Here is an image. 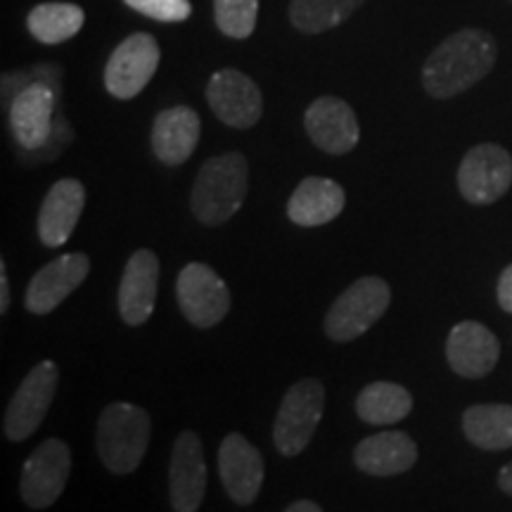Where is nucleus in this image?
<instances>
[{
    "label": "nucleus",
    "instance_id": "obj_1",
    "mask_svg": "<svg viewBox=\"0 0 512 512\" xmlns=\"http://www.w3.org/2000/svg\"><path fill=\"white\" fill-rule=\"evenodd\" d=\"M496 55V38L489 31H456L427 57L422 67V86L437 100L456 98L494 69Z\"/></svg>",
    "mask_w": 512,
    "mask_h": 512
},
{
    "label": "nucleus",
    "instance_id": "obj_2",
    "mask_svg": "<svg viewBox=\"0 0 512 512\" xmlns=\"http://www.w3.org/2000/svg\"><path fill=\"white\" fill-rule=\"evenodd\" d=\"M249 188L245 155L226 152L202 164L190 195V209L204 226H221L238 214Z\"/></svg>",
    "mask_w": 512,
    "mask_h": 512
},
{
    "label": "nucleus",
    "instance_id": "obj_3",
    "mask_svg": "<svg viewBox=\"0 0 512 512\" xmlns=\"http://www.w3.org/2000/svg\"><path fill=\"white\" fill-rule=\"evenodd\" d=\"M152 422L147 411L126 401L105 408L95 432V448L105 467L114 475H131L143 463L150 444Z\"/></svg>",
    "mask_w": 512,
    "mask_h": 512
},
{
    "label": "nucleus",
    "instance_id": "obj_4",
    "mask_svg": "<svg viewBox=\"0 0 512 512\" xmlns=\"http://www.w3.org/2000/svg\"><path fill=\"white\" fill-rule=\"evenodd\" d=\"M392 304V290L377 275L356 280L349 290H344L330 306L325 316V335L332 342H354L368 332L384 316Z\"/></svg>",
    "mask_w": 512,
    "mask_h": 512
},
{
    "label": "nucleus",
    "instance_id": "obj_5",
    "mask_svg": "<svg viewBox=\"0 0 512 512\" xmlns=\"http://www.w3.org/2000/svg\"><path fill=\"white\" fill-rule=\"evenodd\" d=\"M325 411V387L318 380H299L287 389L275 415L273 441L287 458L299 456L316 434Z\"/></svg>",
    "mask_w": 512,
    "mask_h": 512
},
{
    "label": "nucleus",
    "instance_id": "obj_6",
    "mask_svg": "<svg viewBox=\"0 0 512 512\" xmlns=\"http://www.w3.org/2000/svg\"><path fill=\"white\" fill-rule=\"evenodd\" d=\"M60 384V370L53 361H43L24 377L5 411L3 432L10 441H24L46 420Z\"/></svg>",
    "mask_w": 512,
    "mask_h": 512
},
{
    "label": "nucleus",
    "instance_id": "obj_7",
    "mask_svg": "<svg viewBox=\"0 0 512 512\" xmlns=\"http://www.w3.org/2000/svg\"><path fill=\"white\" fill-rule=\"evenodd\" d=\"M72 472V451L62 439H46L27 458L19 479L22 501L34 510H46L57 503Z\"/></svg>",
    "mask_w": 512,
    "mask_h": 512
},
{
    "label": "nucleus",
    "instance_id": "obj_8",
    "mask_svg": "<svg viewBox=\"0 0 512 512\" xmlns=\"http://www.w3.org/2000/svg\"><path fill=\"white\" fill-rule=\"evenodd\" d=\"M176 299L190 325L209 330L230 311V290L223 278L207 264H188L178 275Z\"/></svg>",
    "mask_w": 512,
    "mask_h": 512
},
{
    "label": "nucleus",
    "instance_id": "obj_9",
    "mask_svg": "<svg viewBox=\"0 0 512 512\" xmlns=\"http://www.w3.org/2000/svg\"><path fill=\"white\" fill-rule=\"evenodd\" d=\"M512 185V157L501 145L472 147L458 169L460 195L470 204H494Z\"/></svg>",
    "mask_w": 512,
    "mask_h": 512
},
{
    "label": "nucleus",
    "instance_id": "obj_10",
    "mask_svg": "<svg viewBox=\"0 0 512 512\" xmlns=\"http://www.w3.org/2000/svg\"><path fill=\"white\" fill-rule=\"evenodd\" d=\"M159 60L162 53L150 34L124 38L105 67V88L117 100L136 98L157 74Z\"/></svg>",
    "mask_w": 512,
    "mask_h": 512
},
{
    "label": "nucleus",
    "instance_id": "obj_11",
    "mask_svg": "<svg viewBox=\"0 0 512 512\" xmlns=\"http://www.w3.org/2000/svg\"><path fill=\"white\" fill-rule=\"evenodd\" d=\"M211 112L230 128H252L264 114L259 86L238 69H221L207 83Z\"/></svg>",
    "mask_w": 512,
    "mask_h": 512
},
{
    "label": "nucleus",
    "instance_id": "obj_12",
    "mask_svg": "<svg viewBox=\"0 0 512 512\" xmlns=\"http://www.w3.org/2000/svg\"><path fill=\"white\" fill-rule=\"evenodd\" d=\"M207 494V465L202 441L195 432H181L174 441L169 465V498L176 512H197Z\"/></svg>",
    "mask_w": 512,
    "mask_h": 512
},
{
    "label": "nucleus",
    "instance_id": "obj_13",
    "mask_svg": "<svg viewBox=\"0 0 512 512\" xmlns=\"http://www.w3.org/2000/svg\"><path fill=\"white\" fill-rule=\"evenodd\" d=\"M304 126L313 145L328 155H347L361 138L354 110L335 95H323V98L313 100L304 114Z\"/></svg>",
    "mask_w": 512,
    "mask_h": 512
},
{
    "label": "nucleus",
    "instance_id": "obj_14",
    "mask_svg": "<svg viewBox=\"0 0 512 512\" xmlns=\"http://www.w3.org/2000/svg\"><path fill=\"white\" fill-rule=\"evenodd\" d=\"M88 271H91V259L83 252L57 256L31 278L24 299L27 309L36 316L55 311L88 278Z\"/></svg>",
    "mask_w": 512,
    "mask_h": 512
},
{
    "label": "nucleus",
    "instance_id": "obj_15",
    "mask_svg": "<svg viewBox=\"0 0 512 512\" xmlns=\"http://www.w3.org/2000/svg\"><path fill=\"white\" fill-rule=\"evenodd\" d=\"M264 458L242 434H228L219 448V475L230 501L252 505L264 484Z\"/></svg>",
    "mask_w": 512,
    "mask_h": 512
},
{
    "label": "nucleus",
    "instance_id": "obj_16",
    "mask_svg": "<svg viewBox=\"0 0 512 512\" xmlns=\"http://www.w3.org/2000/svg\"><path fill=\"white\" fill-rule=\"evenodd\" d=\"M501 344L494 332L477 320H463L451 330L446 342V358L453 373L467 380L486 377L496 368Z\"/></svg>",
    "mask_w": 512,
    "mask_h": 512
},
{
    "label": "nucleus",
    "instance_id": "obj_17",
    "mask_svg": "<svg viewBox=\"0 0 512 512\" xmlns=\"http://www.w3.org/2000/svg\"><path fill=\"white\" fill-rule=\"evenodd\" d=\"M159 259L150 249H138L124 268L119 285V313L126 325L138 328L150 320L157 302Z\"/></svg>",
    "mask_w": 512,
    "mask_h": 512
},
{
    "label": "nucleus",
    "instance_id": "obj_18",
    "mask_svg": "<svg viewBox=\"0 0 512 512\" xmlns=\"http://www.w3.org/2000/svg\"><path fill=\"white\" fill-rule=\"evenodd\" d=\"M86 207V188L76 178H62L48 190L38 211V238L50 249L62 247L72 238L81 211Z\"/></svg>",
    "mask_w": 512,
    "mask_h": 512
},
{
    "label": "nucleus",
    "instance_id": "obj_19",
    "mask_svg": "<svg viewBox=\"0 0 512 512\" xmlns=\"http://www.w3.org/2000/svg\"><path fill=\"white\" fill-rule=\"evenodd\" d=\"M55 95L46 83H29L15 95L10 105V126L24 150H38L48 143L53 131Z\"/></svg>",
    "mask_w": 512,
    "mask_h": 512
},
{
    "label": "nucleus",
    "instance_id": "obj_20",
    "mask_svg": "<svg viewBox=\"0 0 512 512\" xmlns=\"http://www.w3.org/2000/svg\"><path fill=\"white\" fill-rule=\"evenodd\" d=\"M200 133V114L185 105L169 107V110L159 112L152 124V152L166 166H181L195 152Z\"/></svg>",
    "mask_w": 512,
    "mask_h": 512
},
{
    "label": "nucleus",
    "instance_id": "obj_21",
    "mask_svg": "<svg viewBox=\"0 0 512 512\" xmlns=\"http://www.w3.org/2000/svg\"><path fill=\"white\" fill-rule=\"evenodd\" d=\"M418 460V446L406 432H380L366 437L354 451V463L370 477H394L408 472Z\"/></svg>",
    "mask_w": 512,
    "mask_h": 512
},
{
    "label": "nucleus",
    "instance_id": "obj_22",
    "mask_svg": "<svg viewBox=\"0 0 512 512\" xmlns=\"http://www.w3.org/2000/svg\"><path fill=\"white\" fill-rule=\"evenodd\" d=\"M344 202H347V195L337 181L309 176L292 192L290 202H287V216L297 226L316 228L335 221L342 214Z\"/></svg>",
    "mask_w": 512,
    "mask_h": 512
},
{
    "label": "nucleus",
    "instance_id": "obj_23",
    "mask_svg": "<svg viewBox=\"0 0 512 512\" xmlns=\"http://www.w3.org/2000/svg\"><path fill=\"white\" fill-rule=\"evenodd\" d=\"M463 432L484 451L512 448V406L510 403H479L463 413Z\"/></svg>",
    "mask_w": 512,
    "mask_h": 512
},
{
    "label": "nucleus",
    "instance_id": "obj_24",
    "mask_svg": "<svg viewBox=\"0 0 512 512\" xmlns=\"http://www.w3.org/2000/svg\"><path fill=\"white\" fill-rule=\"evenodd\" d=\"M413 411V396L396 382H373L358 394L356 413L368 425H394Z\"/></svg>",
    "mask_w": 512,
    "mask_h": 512
},
{
    "label": "nucleus",
    "instance_id": "obj_25",
    "mask_svg": "<svg viewBox=\"0 0 512 512\" xmlns=\"http://www.w3.org/2000/svg\"><path fill=\"white\" fill-rule=\"evenodd\" d=\"M86 15L79 5L74 3H41L29 12L27 29L36 41L46 46H57V43L69 41L79 34Z\"/></svg>",
    "mask_w": 512,
    "mask_h": 512
},
{
    "label": "nucleus",
    "instance_id": "obj_26",
    "mask_svg": "<svg viewBox=\"0 0 512 512\" xmlns=\"http://www.w3.org/2000/svg\"><path fill=\"white\" fill-rule=\"evenodd\" d=\"M366 0H292L290 22L304 34H323L354 15Z\"/></svg>",
    "mask_w": 512,
    "mask_h": 512
},
{
    "label": "nucleus",
    "instance_id": "obj_27",
    "mask_svg": "<svg viewBox=\"0 0 512 512\" xmlns=\"http://www.w3.org/2000/svg\"><path fill=\"white\" fill-rule=\"evenodd\" d=\"M216 27L228 38L245 41L254 34L259 17V0H214Z\"/></svg>",
    "mask_w": 512,
    "mask_h": 512
},
{
    "label": "nucleus",
    "instance_id": "obj_28",
    "mask_svg": "<svg viewBox=\"0 0 512 512\" xmlns=\"http://www.w3.org/2000/svg\"><path fill=\"white\" fill-rule=\"evenodd\" d=\"M128 8L157 22H185L190 17V0H124Z\"/></svg>",
    "mask_w": 512,
    "mask_h": 512
},
{
    "label": "nucleus",
    "instance_id": "obj_29",
    "mask_svg": "<svg viewBox=\"0 0 512 512\" xmlns=\"http://www.w3.org/2000/svg\"><path fill=\"white\" fill-rule=\"evenodd\" d=\"M498 304L503 311L512 313V264L505 266L501 278H498Z\"/></svg>",
    "mask_w": 512,
    "mask_h": 512
},
{
    "label": "nucleus",
    "instance_id": "obj_30",
    "mask_svg": "<svg viewBox=\"0 0 512 512\" xmlns=\"http://www.w3.org/2000/svg\"><path fill=\"white\" fill-rule=\"evenodd\" d=\"M10 309V283H8V271L5 264H0V313Z\"/></svg>",
    "mask_w": 512,
    "mask_h": 512
},
{
    "label": "nucleus",
    "instance_id": "obj_31",
    "mask_svg": "<svg viewBox=\"0 0 512 512\" xmlns=\"http://www.w3.org/2000/svg\"><path fill=\"white\" fill-rule=\"evenodd\" d=\"M498 486H501L503 494L512 496V463H508L501 472H498Z\"/></svg>",
    "mask_w": 512,
    "mask_h": 512
},
{
    "label": "nucleus",
    "instance_id": "obj_32",
    "mask_svg": "<svg viewBox=\"0 0 512 512\" xmlns=\"http://www.w3.org/2000/svg\"><path fill=\"white\" fill-rule=\"evenodd\" d=\"M285 512H323V508L313 501H297V503H292Z\"/></svg>",
    "mask_w": 512,
    "mask_h": 512
}]
</instances>
